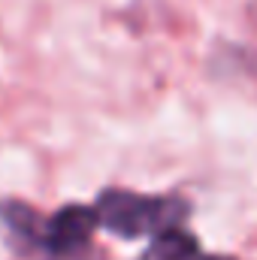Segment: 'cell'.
<instances>
[{"instance_id": "1", "label": "cell", "mask_w": 257, "mask_h": 260, "mask_svg": "<svg viewBox=\"0 0 257 260\" xmlns=\"http://www.w3.org/2000/svg\"><path fill=\"white\" fill-rule=\"evenodd\" d=\"M0 224L9 245L21 257L34 260H100L91 245L100 227L97 209L85 203H67L52 215H40L21 200H0Z\"/></svg>"}, {"instance_id": "2", "label": "cell", "mask_w": 257, "mask_h": 260, "mask_svg": "<svg viewBox=\"0 0 257 260\" xmlns=\"http://www.w3.org/2000/svg\"><path fill=\"white\" fill-rule=\"evenodd\" d=\"M94 209L100 227L121 239H154L173 227H185L191 215V203L182 194H139L127 188H103Z\"/></svg>"}, {"instance_id": "3", "label": "cell", "mask_w": 257, "mask_h": 260, "mask_svg": "<svg viewBox=\"0 0 257 260\" xmlns=\"http://www.w3.org/2000/svg\"><path fill=\"white\" fill-rule=\"evenodd\" d=\"M139 260H236L227 254L206 251L188 227H173L151 239V245L139 254Z\"/></svg>"}]
</instances>
